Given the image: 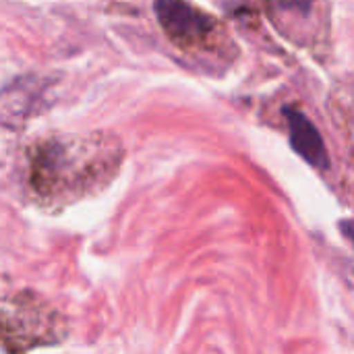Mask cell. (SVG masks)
Masks as SVG:
<instances>
[{
  "label": "cell",
  "mask_w": 354,
  "mask_h": 354,
  "mask_svg": "<svg viewBox=\"0 0 354 354\" xmlns=\"http://www.w3.org/2000/svg\"><path fill=\"white\" fill-rule=\"evenodd\" d=\"M153 8L164 31L180 44L205 37L212 27L209 17L191 6L187 0H156Z\"/></svg>",
  "instance_id": "cell-1"
},
{
  "label": "cell",
  "mask_w": 354,
  "mask_h": 354,
  "mask_svg": "<svg viewBox=\"0 0 354 354\" xmlns=\"http://www.w3.org/2000/svg\"><path fill=\"white\" fill-rule=\"evenodd\" d=\"M286 120H288V129H290V143L295 147V151L309 162L315 168H328L330 160H328V149L326 143L319 135V131L315 129V124L299 110L288 108L286 110Z\"/></svg>",
  "instance_id": "cell-2"
},
{
  "label": "cell",
  "mask_w": 354,
  "mask_h": 354,
  "mask_svg": "<svg viewBox=\"0 0 354 354\" xmlns=\"http://www.w3.org/2000/svg\"><path fill=\"white\" fill-rule=\"evenodd\" d=\"M342 232H344V236L353 243V247H354V220H346V222H342Z\"/></svg>",
  "instance_id": "cell-3"
}]
</instances>
